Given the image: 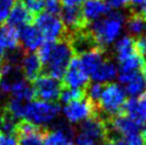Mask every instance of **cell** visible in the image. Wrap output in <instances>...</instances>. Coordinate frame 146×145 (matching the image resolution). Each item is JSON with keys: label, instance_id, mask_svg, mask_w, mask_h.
I'll return each instance as SVG.
<instances>
[{"label": "cell", "instance_id": "d4e9b609", "mask_svg": "<svg viewBox=\"0 0 146 145\" xmlns=\"http://www.w3.org/2000/svg\"><path fill=\"white\" fill-rule=\"evenodd\" d=\"M26 9L34 15H38L45 9V0H21Z\"/></svg>", "mask_w": 146, "mask_h": 145}, {"label": "cell", "instance_id": "484cf974", "mask_svg": "<svg viewBox=\"0 0 146 145\" xmlns=\"http://www.w3.org/2000/svg\"><path fill=\"white\" fill-rule=\"evenodd\" d=\"M16 1L17 0H0V24L7 20Z\"/></svg>", "mask_w": 146, "mask_h": 145}, {"label": "cell", "instance_id": "7a4b0ae2", "mask_svg": "<svg viewBox=\"0 0 146 145\" xmlns=\"http://www.w3.org/2000/svg\"><path fill=\"white\" fill-rule=\"evenodd\" d=\"M74 56V50L66 36L58 41H53L48 60L44 65L45 74L61 80Z\"/></svg>", "mask_w": 146, "mask_h": 145}, {"label": "cell", "instance_id": "9c48e42d", "mask_svg": "<svg viewBox=\"0 0 146 145\" xmlns=\"http://www.w3.org/2000/svg\"><path fill=\"white\" fill-rule=\"evenodd\" d=\"M18 39L21 49L26 53H34L45 42L40 30L32 25H27L19 29Z\"/></svg>", "mask_w": 146, "mask_h": 145}, {"label": "cell", "instance_id": "8d00e7d4", "mask_svg": "<svg viewBox=\"0 0 146 145\" xmlns=\"http://www.w3.org/2000/svg\"><path fill=\"white\" fill-rule=\"evenodd\" d=\"M4 57H5V51L0 48V63H3Z\"/></svg>", "mask_w": 146, "mask_h": 145}, {"label": "cell", "instance_id": "5b68a950", "mask_svg": "<svg viewBox=\"0 0 146 145\" xmlns=\"http://www.w3.org/2000/svg\"><path fill=\"white\" fill-rule=\"evenodd\" d=\"M60 106L57 102L35 100L25 106L24 118L32 122L33 124L42 125L53 120L60 112Z\"/></svg>", "mask_w": 146, "mask_h": 145}, {"label": "cell", "instance_id": "74e56055", "mask_svg": "<svg viewBox=\"0 0 146 145\" xmlns=\"http://www.w3.org/2000/svg\"><path fill=\"white\" fill-rule=\"evenodd\" d=\"M2 64L3 63H0V79H1V75H2Z\"/></svg>", "mask_w": 146, "mask_h": 145}, {"label": "cell", "instance_id": "7c38bea8", "mask_svg": "<svg viewBox=\"0 0 146 145\" xmlns=\"http://www.w3.org/2000/svg\"><path fill=\"white\" fill-rule=\"evenodd\" d=\"M82 69L86 72V75L91 77L94 72L102 65V63L107 59L106 57V50L102 47H96L81 53L80 56H77Z\"/></svg>", "mask_w": 146, "mask_h": 145}, {"label": "cell", "instance_id": "5bb4252c", "mask_svg": "<svg viewBox=\"0 0 146 145\" xmlns=\"http://www.w3.org/2000/svg\"><path fill=\"white\" fill-rule=\"evenodd\" d=\"M21 69L25 79L29 82H32L42 74L43 65L36 53H27L23 56Z\"/></svg>", "mask_w": 146, "mask_h": 145}, {"label": "cell", "instance_id": "8fae6325", "mask_svg": "<svg viewBox=\"0 0 146 145\" xmlns=\"http://www.w3.org/2000/svg\"><path fill=\"white\" fill-rule=\"evenodd\" d=\"M79 134L92 139L93 141L102 142L106 139V124L105 121L98 115H94L83 121L79 126Z\"/></svg>", "mask_w": 146, "mask_h": 145}, {"label": "cell", "instance_id": "9a60e30c", "mask_svg": "<svg viewBox=\"0 0 146 145\" xmlns=\"http://www.w3.org/2000/svg\"><path fill=\"white\" fill-rule=\"evenodd\" d=\"M33 20V15L26 9L21 0H17L7 18V25L19 30L21 28L30 25Z\"/></svg>", "mask_w": 146, "mask_h": 145}, {"label": "cell", "instance_id": "d6a6232c", "mask_svg": "<svg viewBox=\"0 0 146 145\" xmlns=\"http://www.w3.org/2000/svg\"><path fill=\"white\" fill-rule=\"evenodd\" d=\"M4 115H5V108L4 107H0V132H1L2 126H3Z\"/></svg>", "mask_w": 146, "mask_h": 145}, {"label": "cell", "instance_id": "6da1fadb", "mask_svg": "<svg viewBox=\"0 0 146 145\" xmlns=\"http://www.w3.org/2000/svg\"><path fill=\"white\" fill-rule=\"evenodd\" d=\"M126 16L117 11H110L106 16L91 23L89 30L99 47L105 49L112 45L125 27Z\"/></svg>", "mask_w": 146, "mask_h": 145}, {"label": "cell", "instance_id": "277c9868", "mask_svg": "<svg viewBox=\"0 0 146 145\" xmlns=\"http://www.w3.org/2000/svg\"><path fill=\"white\" fill-rule=\"evenodd\" d=\"M33 99L48 102H57L60 98L62 90V82L53 77L41 74L34 81H32Z\"/></svg>", "mask_w": 146, "mask_h": 145}, {"label": "cell", "instance_id": "836d02e7", "mask_svg": "<svg viewBox=\"0 0 146 145\" xmlns=\"http://www.w3.org/2000/svg\"><path fill=\"white\" fill-rule=\"evenodd\" d=\"M140 13H141V15L146 19V0H144L143 4L141 5V11H140Z\"/></svg>", "mask_w": 146, "mask_h": 145}, {"label": "cell", "instance_id": "f546056e", "mask_svg": "<svg viewBox=\"0 0 146 145\" xmlns=\"http://www.w3.org/2000/svg\"><path fill=\"white\" fill-rule=\"evenodd\" d=\"M128 1L129 0H108V5L110 9L113 10H118V9H123L128 5Z\"/></svg>", "mask_w": 146, "mask_h": 145}, {"label": "cell", "instance_id": "4fadbf2b", "mask_svg": "<svg viewBox=\"0 0 146 145\" xmlns=\"http://www.w3.org/2000/svg\"><path fill=\"white\" fill-rule=\"evenodd\" d=\"M82 4L81 12L88 25L106 16L111 11L108 3L102 0H85Z\"/></svg>", "mask_w": 146, "mask_h": 145}, {"label": "cell", "instance_id": "d6986e66", "mask_svg": "<svg viewBox=\"0 0 146 145\" xmlns=\"http://www.w3.org/2000/svg\"><path fill=\"white\" fill-rule=\"evenodd\" d=\"M137 53L135 49V39L130 35L123 36L122 39L116 42L115 44V55L118 62L128 59L129 57Z\"/></svg>", "mask_w": 146, "mask_h": 145}, {"label": "cell", "instance_id": "2e32d148", "mask_svg": "<svg viewBox=\"0 0 146 145\" xmlns=\"http://www.w3.org/2000/svg\"><path fill=\"white\" fill-rule=\"evenodd\" d=\"M125 27L129 35L134 39L146 34V19L138 11H130V15L125 21Z\"/></svg>", "mask_w": 146, "mask_h": 145}, {"label": "cell", "instance_id": "1f68e13d", "mask_svg": "<svg viewBox=\"0 0 146 145\" xmlns=\"http://www.w3.org/2000/svg\"><path fill=\"white\" fill-rule=\"evenodd\" d=\"M143 2H144V0H129L128 1V5H130V8H131L132 11H138L137 9L141 8Z\"/></svg>", "mask_w": 146, "mask_h": 145}, {"label": "cell", "instance_id": "30bf717a", "mask_svg": "<svg viewBox=\"0 0 146 145\" xmlns=\"http://www.w3.org/2000/svg\"><path fill=\"white\" fill-rule=\"evenodd\" d=\"M60 14L67 33L81 30L89 26L83 18L80 7H64Z\"/></svg>", "mask_w": 146, "mask_h": 145}, {"label": "cell", "instance_id": "e0dca14e", "mask_svg": "<svg viewBox=\"0 0 146 145\" xmlns=\"http://www.w3.org/2000/svg\"><path fill=\"white\" fill-rule=\"evenodd\" d=\"M18 30L8 25L2 26L0 28V48L7 53L18 48Z\"/></svg>", "mask_w": 146, "mask_h": 145}, {"label": "cell", "instance_id": "83f0119b", "mask_svg": "<svg viewBox=\"0 0 146 145\" xmlns=\"http://www.w3.org/2000/svg\"><path fill=\"white\" fill-rule=\"evenodd\" d=\"M117 145H143L142 136L133 134L129 137H124L117 141Z\"/></svg>", "mask_w": 146, "mask_h": 145}, {"label": "cell", "instance_id": "4316f807", "mask_svg": "<svg viewBox=\"0 0 146 145\" xmlns=\"http://www.w3.org/2000/svg\"><path fill=\"white\" fill-rule=\"evenodd\" d=\"M45 10L46 13L58 16L62 10L61 0H45Z\"/></svg>", "mask_w": 146, "mask_h": 145}, {"label": "cell", "instance_id": "e575fe53", "mask_svg": "<svg viewBox=\"0 0 146 145\" xmlns=\"http://www.w3.org/2000/svg\"><path fill=\"white\" fill-rule=\"evenodd\" d=\"M102 145H117V142L112 140H104L102 142Z\"/></svg>", "mask_w": 146, "mask_h": 145}, {"label": "cell", "instance_id": "603a6c76", "mask_svg": "<svg viewBox=\"0 0 146 145\" xmlns=\"http://www.w3.org/2000/svg\"><path fill=\"white\" fill-rule=\"evenodd\" d=\"M85 91L86 90L84 89H73V88L62 86L59 100H61L64 104H68V102L76 100H81L86 96Z\"/></svg>", "mask_w": 146, "mask_h": 145}, {"label": "cell", "instance_id": "4dcf8cb0", "mask_svg": "<svg viewBox=\"0 0 146 145\" xmlns=\"http://www.w3.org/2000/svg\"><path fill=\"white\" fill-rule=\"evenodd\" d=\"M85 0H61V3L64 7H80Z\"/></svg>", "mask_w": 146, "mask_h": 145}, {"label": "cell", "instance_id": "52a82bcc", "mask_svg": "<svg viewBox=\"0 0 146 145\" xmlns=\"http://www.w3.org/2000/svg\"><path fill=\"white\" fill-rule=\"evenodd\" d=\"M63 113L70 123H78L97 115V106L85 96L81 100L66 104L63 108Z\"/></svg>", "mask_w": 146, "mask_h": 145}, {"label": "cell", "instance_id": "ffe728a7", "mask_svg": "<svg viewBox=\"0 0 146 145\" xmlns=\"http://www.w3.org/2000/svg\"><path fill=\"white\" fill-rule=\"evenodd\" d=\"M44 145H74L73 136L59 128L49 130L45 133Z\"/></svg>", "mask_w": 146, "mask_h": 145}, {"label": "cell", "instance_id": "cb8c5ba5", "mask_svg": "<svg viewBox=\"0 0 146 145\" xmlns=\"http://www.w3.org/2000/svg\"><path fill=\"white\" fill-rule=\"evenodd\" d=\"M104 85L105 84H102L100 82H95V83L89 84L88 88H86V91H85L86 97L96 106H97L98 100H99L100 95H102V93Z\"/></svg>", "mask_w": 146, "mask_h": 145}, {"label": "cell", "instance_id": "ba28073f", "mask_svg": "<svg viewBox=\"0 0 146 145\" xmlns=\"http://www.w3.org/2000/svg\"><path fill=\"white\" fill-rule=\"evenodd\" d=\"M89 84L90 77L83 71L78 57L74 56L62 78V86L86 90Z\"/></svg>", "mask_w": 146, "mask_h": 145}, {"label": "cell", "instance_id": "ac0fdd59", "mask_svg": "<svg viewBox=\"0 0 146 145\" xmlns=\"http://www.w3.org/2000/svg\"><path fill=\"white\" fill-rule=\"evenodd\" d=\"M117 76V67L113 61L109 60L108 58L102 63V65L98 67L94 74L91 76L95 82H100V83H107L109 81L115 79Z\"/></svg>", "mask_w": 146, "mask_h": 145}, {"label": "cell", "instance_id": "f1b7e54d", "mask_svg": "<svg viewBox=\"0 0 146 145\" xmlns=\"http://www.w3.org/2000/svg\"><path fill=\"white\" fill-rule=\"evenodd\" d=\"M0 145H18L16 136L0 132Z\"/></svg>", "mask_w": 146, "mask_h": 145}, {"label": "cell", "instance_id": "8992f818", "mask_svg": "<svg viewBox=\"0 0 146 145\" xmlns=\"http://www.w3.org/2000/svg\"><path fill=\"white\" fill-rule=\"evenodd\" d=\"M34 23L45 41L53 42L67 35V31L63 21L57 15H52L49 13H40L35 17Z\"/></svg>", "mask_w": 146, "mask_h": 145}, {"label": "cell", "instance_id": "44dd1931", "mask_svg": "<svg viewBox=\"0 0 146 145\" xmlns=\"http://www.w3.org/2000/svg\"><path fill=\"white\" fill-rule=\"evenodd\" d=\"M145 86L146 85L144 77H143L142 72L140 71L137 74H134L133 76L125 83V92L131 95L132 97H135L138 95H141L144 92Z\"/></svg>", "mask_w": 146, "mask_h": 145}, {"label": "cell", "instance_id": "d590c367", "mask_svg": "<svg viewBox=\"0 0 146 145\" xmlns=\"http://www.w3.org/2000/svg\"><path fill=\"white\" fill-rule=\"evenodd\" d=\"M141 72H142V74H143L144 80H145V85H146V61H145V63H144V65L142 66V69H141Z\"/></svg>", "mask_w": 146, "mask_h": 145}, {"label": "cell", "instance_id": "3957f363", "mask_svg": "<svg viewBox=\"0 0 146 145\" xmlns=\"http://www.w3.org/2000/svg\"><path fill=\"white\" fill-rule=\"evenodd\" d=\"M126 92L117 83L107 82L97 104V115L104 121L122 113L126 101Z\"/></svg>", "mask_w": 146, "mask_h": 145}, {"label": "cell", "instance_id": "7402d4cb", "mask_svg": "<svg viewBox=\"0 0 146 145\" xmlns=\"http://www.w3.org/2000/svg\"><path fill=\"white\" fill-rule=\"evenodd\" d=\"M47 129V127L41 126V128L34 132L17 138L18 145H44V137Z\"/></svg>", "mask_w": 146, "mask_h": 145}]
</instances>
